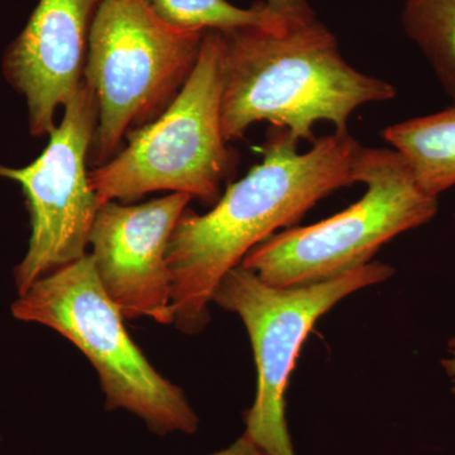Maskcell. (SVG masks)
I'll use <instances>...</instances> for the list:
<instances>
[{
    "label": "cell",
    "instance_id": "cell-1",
    "mask_svg": "<svg viewBox=\"0 0 455 455\" xmlns=\"http://www.w3.org/2000/svg\"><path fill=\"white\" fill-rule=\"evenodd\" d=\"M283 130L269 131L262 163L228 185L212 211L182 212L167 248L173 325L187 335L211 323L209 305L221 278L280 228L298 224L320 200L357 184L362 146L349 132L316 140L307 152Z\"/></svg>",
    "mask_w": 455,
    "mask_h": 455
},
{
    "label": "cell",
    "instance_id": "cell-2",
    "mask_svg": "<svg viewBox=\"0 0 455 455\" xmlns=\"http://www.w3.org/2000/svg\"><path fill=\"white\" fill-rule=\"evenodd\" d=\"M220 33V122L228 143L259 122L314 143L317 123L343 133L358 108L396 97L390 83L352 68L316 18L283 32L245 27Z\"/></svg>",
    "mask_w": 455,
    "mask_h": 455
},
{
    "label": "cell",
    "instance_id": "cell-3",
    "mask_svg": "<svg viewBox=\"0 0 455 455\" xmlns=\"http://www.w3.org/2000/svg\"><path fill=\"white\" fill-rule=\"evenodd\" d=\"M20 322L52 329L97 371L108 411L124 410L158 436L193 435L200 419L185 392L158 372L128 334L90 253L42 277L12 305Z\"/></svg>",
    "mask_w": 455,
    "mask_h": 455
},
{
    "label": "cell",
    "instance_id": "cell-4",
    "mask_svg": "<svg viewBox=\"0 0 455 455\" xmlns=\"http://www.w3.org/2000/svg\"><path fill=\"white\" fill-rule=\"evenodd\" d=\"M220 31L205 32L193 73L158 118L131 132L112 160L89 171L99 204L136 202L149 193L188 194L214 205L238 155L220 122Z\"/></svg>",
    "mask_w": 455,
    "mask_h": 455
},
{
    "label": "cell",
    "instance_id": "cell-5",
    "mask_svg": "<svg viewBox=\"0 0 455 455\" xmlns=\"http://www.w3.org/2000/svg\"><path fill=\"white\" fill-rule=\"evenodd\" d=\"M205 32L169 25L146 0H101L84 68L98 107L90 152L95 167L112 160L131 132L155 121L178 97Z\"/></svg>",
    "mask_w": 455,
    "mask_h": 455
},
{
    "label": "cell",
    "instance_id": "cell-6",
    "mask_svg": "<svg viewBox=\"0 0 455 455\" xmlns=\"http://www.w3.org/2000/svg\"><path fill=\"white\" fill-rule=\"evenodd\" d=\"M355 172L357 184L367 187L357 203L313 226L275 233L241 265L272 286L323 283L372 262L383 244L429 223L438 212V197L421 190L394 148L362 147Z\"/></svg>",
    "mask_w": 455,
    "mask_h": 455
},
{
    "label": "cell",
    "instance_id": "cell-7",
    "mask_svg": "<svg viewBox=\"0 0 455 455\" xmlns=\"http://www.w3.org/2000/svg\"><path fill=\"white\" fill-rule=\"evenodd\" d=\"M395 271L372 260L340 276L305 286L278 287L239 265L212 295L241 317L257 367V391L244 412V434L266 455H296L286 420V390L302 346L317 320L358 290L385 283Z\"/></svg>",
    "mask_w": 455,
    "mask_h": 455
},
{
    "label": "cell",
    "instance_id": "cell-8",
    "mask_svg": "<svg viewBox=\"0 0 455 455\" xmlns=\"http://www.w3.org/2000/svg\"><path fill=\"white\" fill-rule=\"evenodd\" d=\"M97 121L94 92L83 80L40 157L20 169L0 164V178L22 187L31 218L28 250L14 269L20 296L42 277L88 254L90 230L100 206L86 169Z\"/></svg>",
    "mask_w": 455,
    "mask_h": 455
},
{
    "label": "cell",
    "instance_id": "cell-9",
    "mask_svg": "<svg viewBox=\"0 0 455 455\" xmlns=\"http://www.w3.org/2000/svg\"><path fill=\"white\" fill-rule=\"evenodd\" d=\"M193 197L170 193L143 204L107 202L90 230V256L108 296L125 320L173 325L167 248Z\"/></svg>",
    "mask_w": 455,
    "mask_h": 455
},
{
    "label": "cell",
    "instance_id": "cell-10",
    "mask_svg": "<svg viewBox=\"0 0 455 455\" xmlns=\"http://www.w3.org/2000/svg\"><path fill=\"white\" fill-rule=\"evenodd\" d=\"M101 0H40L4 57L7 79L25 95L33 136L55 130V114L84 80L90 28Z\"/></svg>",
    "mask_w": 455,
    "mask_h": 455
},
{
    "label": "cell",
    "instance_id": "cell-11",
    "mask_svg": "<svg viewBox=\"0 0 455 455\" xmlns=\"http://www.w3.org/2000/svg\"><path fill=\"white\" fill-rule=\"evenodd\" d=\"M382 136L427 196L439 197L455 187V106L392 124Z\"/></svg>",
    "mask_w": 455,
    "mask_h": 455
},
{
    "label": "cell",
    "instance_id": "cell-12",
    "mask_svg": "<svg viewBox=\"0 0 455 455\" xmlns=\"http://www.w3.org/2000/svg\"><path fill=\"white\" fill-rule=\"evenodd\" d=\"M401 22L455 100V0H405Z\"/></svg>",
    "mask_w": 455,
    "mask_h": 455
},
{
    "label": "cell",
    "instance_id": "cell-13",
    "mask_svg": "<svg viewBox=\"0 0 455 455\" xmlns=\"http://www.w3.org/2000/svg\"><path fill=\"white\" fill-rule=\"evenodd\" d=\"M164 22L193 31H230L259 27L267 31L283 32L290 23L259 2L251 8H239L228 0H146Z\"/></svg>",
    "mask_w": 455,
    "mask_h": 455
},
{
    "label": "cell",
    "instance_id": "cell-14",
    "mask_svg": "<svg viewBox=\"0 0 455 455\" xmlns=\"http://www.w3.org/2000/svg\"><path fill=\"white\" fill-rule=\"evenodd\" d=\"M269 9L286 20L290 25L314 20L315 13L307 0H266Z\"/></svg>",
    "mask_w": 455,
    "mask_h": 455
},
{
    "label": "cell",
    "instance_id": "cell-15",
    "mask_svg": "<svg viewBox=\"0 0 455 455\" xmlns=\"http://www.w3.org/2000/svg\"><path fill=\"white\" fill-rule=\"evenodd\" d=\"M206 455H266L256 444L248 438L245 434H242L235 442L228 445L227 448L214 451V453Z\"/></svg>",
    "mask_w": 455,
    "mask_h": 455
},
{
    "label": "cell",
    "instance_id": "cell-16",
    "mask_svg": "<svg viewBox=\"0 0 455 455\" xmlns=\"http://www.w3.org/2000/svg\"><path fill=\"white\" fill-rule=\"evenodd\" d=\"M451 357L443 361V366L447 371L448 376L451 377V385H453V392L455 394V340L451 344Z\"/></svg>",
    "mask_w": 455,
    "mask_h": 455
}]
</instances>
